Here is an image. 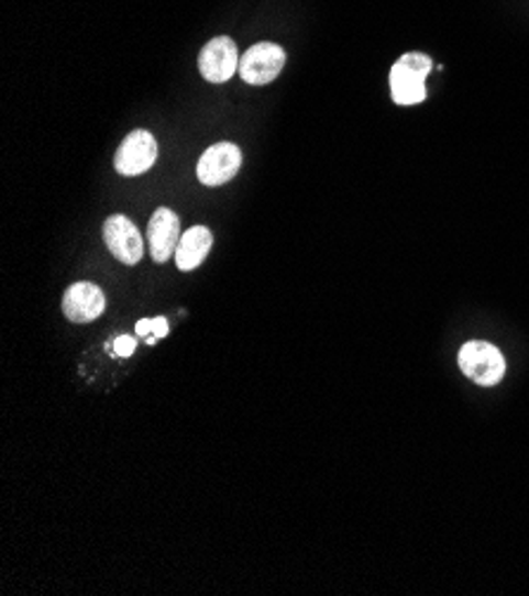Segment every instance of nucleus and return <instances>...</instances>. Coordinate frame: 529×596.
<instances>
[{"label": "nucleus", "mask_w": 529, "mask_h": 596, "mask_svg": "<svg viewBox=\"0 0 529 596\" xmlns=\"http://www.w3.org/2000/svg\"><path fill=\"white\" fill-rule=\"evenodd\" d=\"M159 147L150 131H131L129 136L117 147L114 155V169L122 176H141L147 169H153L157 162Z\"/></svg>", "instance_id": "nucleus-4"}, {"label": "nucleus", "mask_w": 529, "mask_h": 596, "mask_svg": "<svg viewBox=\"0 0 529 596\" xmlns=\"http://www.w3.org/2000/svg\"><path fill=\"white\" fill-rule=\"evenodd\" d=\"M243 167V153L235 143H214L198 162V178L205 186H223Z\"/></svg>", "instance_id": "nucleus-6"}, {"label": "nucleus", "mask_w": 529, "mask_h": 596, "mask_svg": "<svg viewBox=\"0 0 529 596\" xmlns=\"http://www.w3.org/2000/svg\"><path fill=\"white\" fill-rule=\"evenodd\" d=\"M283 67H285V51L278 46V43L264 41V43H254L252 48L243 53V57H240L238 74L250 86H264L274 81L283 71Z\"/></svg>", "instance_id": "nucleus-3"}, {"label": "nucleus", "mask_w": 529, "mask_h": 596, "mask_svg": "<svg viewBox=\"0 0 529 596\" xmlns=\"http://www.w3.org/2000/svg\"><path fill=\"white\" fill-rule=\"evenodd\" d=\"M135 333L143 335V338L153 333V319H141L139 323H135Z\"/></svg>", "instance_id": "nucleus-13"}, {"label": "nucleus", "mask_w": 529, "mask_h": 596, "mask_svg": "<svg viewBox=\"0 0 529 596\" xmlns=\"http://www.w3.org/2000/svg\"><path fill=\"white\" fill-rule=\"evenodd\" d=\"M432 71V57L422 53H406L401 55L395 67L389 71L392 98L397 106H418L426 100V79Z\"/></svg>", "instance_id": "nucleus-1"}, {"label": "nucleus", "mask_w": 529, "mask_h": 596, "mask_svg": "<svg viewBox=\"0 0 529 596\" xmlns=\"http://www.w3.org/2000/svg\"><path fill=\"white\" fill-rule=\"evenodd\" d=\"M180 221L178 214L166 210V207H159V210L153 214L147 223V250L150 257H153L157 264H164L172 255H176V247L180 241Z\"/></svg>", "instance_id": "nucleus-8"}, {"label": "nucleus", "mask_w": 529, "mask_h": 596, "mask_svg": "<svg viewBox=\"0 0 529 596\" xmlns=\"http://www.w3.org/2000/svg\"><path fill=\"white\" fill-rule=\"evenodd\" d=\"M459 366L467 378L482 387H492L506 376V360L502 350L482 340L465 342L459 352Z\"/></svg>", "instance_id": "nucleus-2"}, {"label": "nucleus", "mask_w": 529, "mask_h": 596, "mask_svg": "<svg viewBox=\"0 0 529 596\" xmlns=\"http://www.w3.org/2000/svg\"><path fill=\"white\" fill-rule=\"evenodd\" d=\"M108 297L96 283H74L63 297V311L71 323H90L102 317Z\"/></svg>", "instance_id": "nucleus-9"}, {"label": "nucleus", "mask_w": 529, "mask_h": 596, "mask_svg": "<svg viewBox=\"0 0 529 596\" xmlns=\"http://www.w3.org/2000/svg\"><path fill=\"white\" fill-rule=\"evenodd\" d=\"M102 238H104V245H108V250L112 252V257L122 264L133 266L143 260V252H145L143 235L129 217L124 214L110 217L102 227Z\"/></svg>", "instance_id": "nucleus-5"}, {"label": "nucleus", "mask_w": 529, "mask_h": 596, "mask_svg": "<svg viewBox=\"0 0 529 596\" xmlns=\"http://www.w3.org/2000/svg\"><path fill=\"white\" fill-rule=\"evenodd\" d=\"M135 352V340L129 335H119L112 345L114 356H131Z\"/></svg>", "instance_id": "nucleus-11"}, {"label": "nucleus", "mask_w": 529, "mask_h": 596, "mask_svg": "<svg viewBox=\"0 0 529 596\" xmlns=\"http://www.w3.org/2000/svg\"><path fill=\"white\" fill-rule=\"evenodd\" d=\"M211 231L207 227H192L180 235L176 247V266L180 272H192L205 262L211 250Z\"/></svg>", "instance_id": "nucleus-10"}, {"label": "nucleus", "mask_w": 529, "mask_h": 596, "mask_svg": "<svg viewBox=\"0 0 529 596\" xmlns=\"http://www.w3.org/2000/svg\"><path fill=\"white\" fill-rule=\"evenodd\" d=\"M200 74L211 84H225L240 69V53L229 36L211 38L200 53Z\"/></svg>", "instance_id": "nucleus-7"}, {"label": "nucleus", "mask_w": 529, "mask_h": 596, "mask_svg": "<svg viewBox=\"0 0 529 596\" xmlns=\"http://www.w3.org/2000/svg\"><path fill=\"white\" fill-rule=\"evenodd\" d=\"M153 335H157V338H166V335H169V323H166L164 317L153 319Z\"/></svg>", "instance_id": "nucleus-12"}]
</instances>
